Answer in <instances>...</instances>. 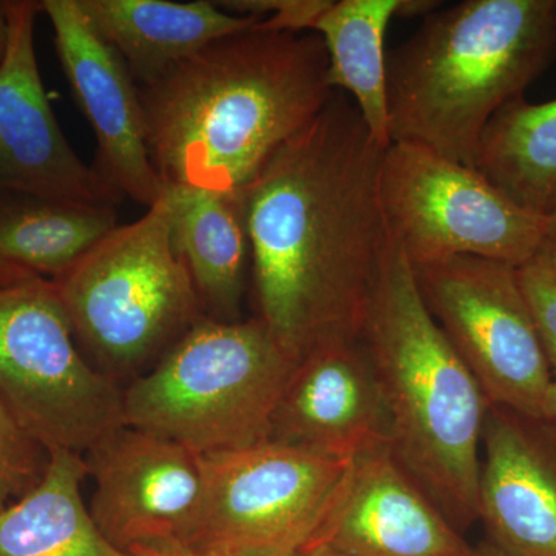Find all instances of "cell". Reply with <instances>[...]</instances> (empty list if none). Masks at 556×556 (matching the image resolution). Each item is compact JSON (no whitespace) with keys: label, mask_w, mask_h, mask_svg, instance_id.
I'll list each match as a JSON object with an SVG mask.
<instances>
[{"label":"cell","mask_w":556,"mask_h":556,"mask_svg":"<svg viewBox=\"0 0 556 556\" xmlns=\"http://www.w3.org/2000/svg\"><path fill=\"white\" fill-rule=\"evenodd\" d=\"M478 521L507 556H556V434L543 420L490 405Z\"/></svg>","instance_id":"16"},{"label":"cell","mask_w":556,"mask_h":556,"mask_svg":"<svg viewBox=\"0 0 556 556\" xmlns=\"http://www.w3.org/2000/svg\"><path fill=\"white\" fill-rule=\"evenodd\" d=\"M30 276H33V274L22 273V270L0 268V287H3V285L13 283V281H17L21 280V278Z\"/></svg>","instance_id":"32"},{"label":"cell","mask_w":556,"mask_h":556,"mask_svg":"<svg viewBox=\"0 0 556 556\" xmlns=\"http://www.w3.org/2000/svg\"><path fill=\"white\" fill-rule=\"evenodd\" d=\"M533 260L540 263L556 281V240L544 239L536 257Z\"/></svg>","instance_id":"26"},{"label":"cell","mask_w":556,"mask_h":556,"mask_svg":"<svg viewBox=\"0 0 556 556\" xmlns=\"http://www.w3.org/2000/svg\"><path fill=\"white\" fill-rule=\"evenodd\" d=\"M47 460L49 453L22 430L0 397V510L36 485Z\"/></svg>","instance_id":"23"},{"label":"cell","mask_w":556,"mask_h":556,"mask_svg":"<svg viewBox=\"0 0 556 556\" xmlns=\"http://www.w3.org/2000/svg\"><path fill=\"white\" fill-rule=\"evenodd\" d=\"M311 544L343 556H475L463 533L399 464L388 439L353 457Z\"/></svg>","instance_id":"14"},{"label":"cell","mask_w":556,"mask_h":556,"mask_svg":"<svg viewBox=\"0 0 556 556\" xmlns=\"http://www.w3.org/2000/svg\"><path fill=\"white\" fill-rule=\"evenodd\" d=\"M556 60V0H466L388 58L391 142L475 169L493 116Z\"/></svg>","instance_id":"4"},{"label":"cell","mask_w":556,"mask_h":556,"mask_svg":"<svg viewBox=\"0 0 556 556\" xmlns=\"http://www.w3.org/2000/svg\"><path fill=\"white\" fill-rule=\"evenodd\" d=\"M353 457L265 441L203 456L204 486L188 551L266 556L308 546Z\"/></svg>","instance_id":"8"},{"label":"cell","mask_w":556,"mask_h":556,"mask_svg":"<svg viewBox=\"0 0 556 556\" xmlns=\"http://www.w3.org/2000/svg\"><path fill=\"white\" fill-rule=\"evenodd\" d=\"M0 397L47 453L84 456L126 426L123 388L84 356L49 278L0 287Z\"/></svg>","instance_id":"7"},{"label":"cell","mask_w":556,"mask_h":556,"mask_svg":"<svg viewBox=\"0 0 556 556\" xmlns=\"http://www.w3.org/2000/svg\"><path fill=\"white\" fill-rule=\"evenodd\" d=\"M172 241L188 269L204 317L240 321L251 247L237 193L170 186Z\"/></svg>","instance_id":"18"},{"label":"cell","mask_w":556,"mask_h":556,"mask_svg":"<svg viewBox=\"0 0 556 556\" xmlns=\"http://www.w3.org/2000/svg\"><path fill=\"white\" fill-rule=\"evenodd\" d=\"M441 5L442 2H438V0H397L394 17H399V20H415V17L426 20V17L441 10Z\"/></svg>","instance_id":"25"},{"label":"cell","mask_w":556,"mask_h":556,"mask_svg":"<svg viewBox=\"0 0 556 556\" xmlns=\"http://www.w3.org/2000/svg\"><path fill=\"white\" fill-rule=\"evenodd\" d=\"M475 556H507L503 552L497 551L495 546L489 544V546L482 548H475Z\"/></svg>","instance_id":"33"},{"label":"cell","mask_w":556,"mask_h":556,"mask_svg":"<svg viewBox=\"0 0 556 556\" xmlns=\"http://www.w3.org/2000/svg\"><path fill=\"white\" fill-rule=\"evenodd\" d=\"M295 364L258 318L203 317L124 388L126 426L200 456L257 444Z\"/></svg>","instance_id":"6"},{"label":"cell","mask_w":556,"mask_h":556,"mask_svg":"<svg viewBox=\"0 0 556 556\" xmlns=\"http://www.w3.org/2000/svg\"><path fill=\"white\" fill-rule=\"evenodd\" d=\"M39 3L73 98L97 141L93 169L121 199L155 206L167 188L150 160L144 110L129 68L90 27L76 0Z\"/></svg>","instance_id":"13"},{"label":"cell","mask_w":556,"mask_h":556,"mask_svg":"<svg viewBox=\"0 0 556 556\" xmlns=\"http://www.w3.org/2000/svg\"><path fill=\"white\" fill-rule=\"evenodd\" d=\"M266 556H343L334 548L324 546V544H311V546L295 548V551L283 552V554Z\"/></svg>","instance_id":"27"},{"label":"cell","mask_w":556,"mask_h":556,"mask_svg":"<svg viewBox=\"0 0 556 556\" xmlns=\"http://www.w3.org/2000/svg\"><path fill=\"white\" fill-rule=\"evenodd\" d=\"M397 0H339L318 20L314 33L328 54L331 89L348 93L376 144H391L386 35Z\"/></svg>","instance_id":"21"},{"label":"cell","mask_w":556,"mask_h":556,"mask_svg":"<svg viewBox=\"0 0 556 556\" xmlns=\"http://www.w3.org/2000/svg\"><path fill=\"white\" fill-rule=\"evenodd\" d=\"M376 144L351 98L334 91L240 193L255 318L295 361L362 338L390 239Z\"/></svg>","instance_id":"1"},{"label":"cell","mask_w":556,"mask_h":556,"mask_svg":"<svg viewBox=\"0 0 556 556\" xmlns=\"http://www.w3.org/2000/svg\"><path fill=\"white\" fill-rule=\"evenodd\" d=\"M380 200L388 230L413 266L478 257L521 268L546 239L543 218L481 172L408 142L383 152Z\"/></svg>","instance_id":"9"},{"label":"cell","mask_w":556,"mask_h":556,"mask_svg":"<svg viewBox=\"0 0 556 556\" xmlns=\"http://www.w3.org/2000/svg\"><path fill=\"white\" fill-rule=\"evenodd\" d=\"M7 46H9V17H7L5 5L0 2V62L5 56Z\"/></svg>","instance_id":"31"},{"label":"cell","mask_w":556,"mask_h":556,"mask_svg":"<svg viewBox=\"0 0 556 556\" xmlns=\"http://www.w3.org/2000/svg\"><path fill=\"white\" fill-rule=\"evenodd\" d=\"M475 169L543 218L556 193V100L532 104L521 97L504 105L482 134Z\"/></svg>","instance_id":"22"},{"label":"cell","mask_w":556,"mask_h":556,"mask_svg":"<svg viewBox=\"0 0 556 556\" xmlns=\"http://www.w3.org/2000/svg\"><path fill=\"white\" fill-rule=\"evenodd\" d=\"M362 339L386 402L393 455L463 533L478 521L490 402L428 311L415 269L391 233Z\"/></svg>","instance_id":"3"},{"label":"cell","mask_w":556,"mask_h":556,"mask_svg":"<svg viewBox=\"0 0 556 556\" xmlns=\"http://www.w3.org/2000/svg\"><path fill=\"white\" fill-rule=\"evenodd\" d=\"M3 5L9 46L0 62V189L116 206L123 199L70 146L43 89L35 43L40 3Z\"/></svg>","instance_id":"12"},{"label":"cell","mask_w":556,"mask_h":556,"mask_svg":"<svg viewBox=\"0 0 556 556\" xmlns=\"http://www.w3.org/2000/svg\"><path fill=\"white\" fill-rule=\"evenodd\" d=\"M89 478L78 453H49L33 489L0 510V556H129L94 525L83 496Z\"/></svg>","instance_id":"19"},{"label":"cell","mask_w":556,"mask_h":556,"mask_svg":"<svg viewBox=\"0 0 556 556\" xmlns=\"http://www.w3.org/2000/svg\"><path fill=\"white\" fill-rule=\"evenodd\" d=\"M51 281L79 350L116 383L155 367L204 317L172 241L167 190Z\"/></svg>","instance_id":"5"},{"label":"cell","mask_w":556,"mask_h":556,"mask_svg":"<svg viewBox=\"0 0 556 556\" xmlns=\"http://www.w3.org/2000/svg\"><path fill=\"white\" fill-rule=\"evenodd\" d=\"M90 27L144 86L214 40L247 30L257 17L236 16L217 2L76 0Z\"/></svg>","instance_id":"17"},{"label":"cell","mask_w":556,"mask_h":556,"mask_svg":"<svg viewBox=\"0 0 556 556\" xmlns=\"http://www.w3.org/2000/svg\"><path fill=\"white\" fill-rule=\"evenodd\" d=\"M269 441L339 457L388 439V415L364 339L316 348L300 358L270 416Z\"/></svg>","instance_id":"15"},{"label":"cell","mask_w":556,"mask_h":556,"mask_svg":"<svg viewBox=\"0 0 556 556\" xmlns=\"http://www.w3.org/2000/svg\"><path fill=\"white\" fill-rule=\"evenodd\" d=\"M129 556H206L182 547L141 548Z\"/></svg>","instance_id":"28"},{"label":"cell","mask_w":556,"mask_h":556,"mask_svg":"<svg viewBox=\"0 0 556 556\" xmlns=\"http://www.w3.org/2000/svg\"><path fill=\"white\" fill-rule=\"evenodd\" d=\"M93 481L90 515L123 554L188 546L203 497V456L129 426L84 455Z\"/></svg>","instance_id":"11"},{"label":"cell","mask_w":556,"mask_h":556,"mask_svg":"<svg viewBox=\"0 0 556 556\" xmlns=\"http://www.w3.org/2000/svg\"><path fill=\"white\" fill-rule=\"evenodd\" d=\"M138 89L150 160L166 188L237 195L334 94L317 33L268 30L260 21Z\"/></svg>","instance_id":"2"},{"label":"cell","mask_w":556,"mask_h":556,"mask_svg":"<svg viewBox=\"0 0 556 556\" xmlns=\"http://www.w3.org/2000/svg\"><path fill=\"white\" fill-rule=\"evenodd\" d=\"M115 207L0 189V268L54 280L118 226Z\"/></svg>","instance_id":"20"},{"label":"cell","mask_w":556,"mask_h":556,"mask_svg":"<svg viewBox=\"0 0 556 556\" xmlns=\"http://www.w3.org/2000/svg\"><path fill=\"white\" fill-rule=\"evenodd\" d=\"M413 269L428 311L490 405L543 420L554 379L518 268L450 257Z\"/></svg>","instance_id":"10"},{"label":"cell","mask_w":556,"mask_h":556,"mask_svg":"<svg viewBox=\"0 0 556 556\" xmlns=\"http://www.w3.org/2000/svg\"><path fill=\"white\" fill-rule=\"evenodd\" d=\"M543 422L551 427L556 434V382L552 383L547 391L546 404H544Z\"/></svg>","instance_id":"29"},{"label":"cell","mask_w":556,"mask_h":556,"mask_svg":"<svg viewBox=\"0 0 556 556\" xmlns=\"http://www.w3.org/2000/svg\"><path fill=\"white\" fill-rule=\"evenodd\" d=\"M544 236L548 240H556V193L548 206L546 214L543 215Z\"/></svg>","instance_id":"30"},{"label":"cell","mask_w":556,"mask_h":556,"mask_svg":"<svg viewBox=\"0 0 556 556\" xmlns=\"http://www.w3.org/2000/svg\"><path fill=\"white\" fill-rule=\"evenodd\" d=\"M518 276L556 382V281L535 260L518 268Z\"/></svg>","instance_id":"24"}]
</instances>
